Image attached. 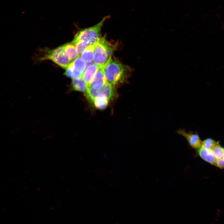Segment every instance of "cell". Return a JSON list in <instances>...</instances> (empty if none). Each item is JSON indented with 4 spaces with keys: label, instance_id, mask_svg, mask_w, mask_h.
<instances>
[{
    "label": "cell",
    "instance_id": "cell-1",
    "mask_svg": "<svg viewBox=\"0 0 224 224\" xmlns=\"http://www.w3.org/2000/svg\"><path fill=\"white\" fill-rule=\"evenodd\" d=\"M104 71L106 82L114 86L126 82L131 74L133 69L111 58L104 67Z\"/></svg>",
    "mask_w": 224,
    "mask_h": 224
},
{
    "label": "cell",
    "instance_id": "cell-2",
    "mask_svg": "<svg viewBox=\"0 0 224 224\" xmlns=\"http://www.w3.org/2000/svg\"><path fill=\"white\" fill-rule=\"evenodd\" d=\"M110 17L109 16H105L94 26L80 30L75 35L72 43L74 44L79 40H82L87 42L90 46L96 44L101 38V30L104 22Z\"/></svg>",
    "mask_w": 224,
    "mask_h": 224
},
{
    "label": "cell",
    "instance_id": "cell-3",
    "mask_svg": "<svg viewBox=\"0 0 224 224\" xmlns=\"http://www.w3.org/2000/svg\"><path fill=\"white\" fill-rule=\"evenodd\" d=\"M40 60H49L63 68H66L71 61L66 54L63 45L44 52Z\"/></svg>",
    "mask_w": 224,
    "mask_h": 224
},
{
    "label": "cell",
    "instance_id": "cell-4",
    "mask_svg": "<svg viewBox=\"0 0 224 224\" xmlns=\"http://www.w3.org/2000/svg\"><path fill=\"white\" fill-rule=\"evenodd\" d=\"M107 48L99 41L95 44L94 61L100 68L104 67L111 58Z\"/></svg>",
    "mask_w": 224,
    "mask_h": 224
},
{
    "label": "cell",
    "instance_id": "cell-5",
    "mask_svg": "<svg viewBox=\"0 0 224 224\" xmlns=\"http://www.w3.org/2000/svg\"><path fill=\"white\" fill-rule=\"evenodd\" d=\"M113 86L106 82L100 89H95L89 87L86 93L88 97L92 100L97 97H105L109 100L113 96L114 91Z\"/></svg>",
    "mask_w": 224,
    "mask_h": 224
},
{
    "label": "cell",
    "instance_id": "cell-6",
    "mask_svg": "<svg viewBox=\"0 0 224 224\" xmlns=\"http://www.w3.org/2000/svg\"><path fill=\"white\" fill-rule=\"evenodd\" d=\"M177 133L183 136L187 140L190 146L194 149H198L202 146L201 141L198 135L192 132H186L183 129L177 130Z\"/></svg>",
    "mask_w": 224,
    "mask_h": 224
},
{
    "label": "cell",
    "instance_id": "cell-7",
    "mask_svg": "<svg viewBox=\"0 0 224 224\" xmlns=\"http://www.w3.org/2000/svg\"><path fill=\"white\" fill-rule=\"evenodd\" d=\"M106 82L104 67L100 68L92 79L89 87L95 89L101 88Z\"/></svg>",
    "mask_w": 224,
    "mask_h": 224
},
{
    "label": "cell",
    "instance_id": "cell-8",
    "mask_svg": "<svg viewBox=\"0 0 224 224\" xmlns=\"http://www.w3.org/2000/svg\"><path fill=\"white\" fill-rule=\"evenodd\" d=\"M100 68L95 63H90L86 68L81 77L88 86L92 79Z\"/></svg>",
    "mask_w": 224,
    "mask_h": 224
},
{
    "label": "cell",
    "instance_id": "cell-9",
    "mask_svg": "<svg viewBox=\"0 0 224 224\" xmlns=\"http://www.w3.org/2000/svg\"><path fill=\"white\" fill-rule=\"evenodd\" d=\"M197 149L198 154L203 159L211 164L215 165L216 159L212 151L202 147Z\"/></svg>",
    "mask_w": 224,
    "mask_h": 224
},
{
    "label": "cell",
    "instance_id": "cell-10",
    "mask_svg": "<svg viewBox=\"0 0 224 224\" xmlns=\"http://www.w3.org/2000/svg\"><path fill=\"white\" fill-rule=\"evenodd\" d=\"M72 88L74 90L81 92L87 93L88 86L82 77L72 79Z\"/></svg>",
    "mask_w": 224,
    "mask_h": 224
},
{
    "label": "cell",
    "instance_id": "cell-11",
    "mask_svg": "<svg viewBox=\"0 0 224 224\" xmlns=\"http://www.w3.org/2000/svg\"><path fill=\"white\" fill-rule=\"evenodd\" d=\"M63 46L66 54L71 61L78 56L76 46L72 42L66 43Z\"/></svg>",
    "mask_w": 224,
    "mask_h": 224
},
{
    "label": "cell",
    "instance_id": "cell-12",
    "mask_svg": "<svg viewBox=\"0 0 224 224\" xmlns=\"http://www.w3.org/2000/svg\"><path fill=\"white\" fill-rule=\"evenodd\" d=\"M95 44L87 47L82 53L81 58L86 63H90L94 60Z\"/></svg>",
    "mask_w": 224,
    "mask_h": 224
},
{
    "label": "cell",
    "instance_id": "cell-13",
    "mask_svg": "<svg viewBox=\"0 0 224 224\" xmlns=\"http://www.w3.org/2000/svg\"><path fill=\"white\" fill-rule=\"evenodd\" d=\"M70 64L75 70L82 74L86 66V63L79 56L77 57Z\"/></svg>",
    "mask_w": 224,
    "mask_h": 224
},
{
    "label": "cell",
    "instance_id": "cell-14",
    "mask_svg": "<svg viewBox=\"0 0 224 224\" xmlns=\"http://www.w3.org/2000/svg\"><path fill=\"white\" fill-rule=\"evenodd\" d=\"M95 106L99 109H103L107 106L109 100L105 97H97L92 100Z\"/></svg>",
    "mask_w": 224,
    "mask_h": 224
},
{
    "label": "cell",
    "instance_id": "cell-15",
    "mask_svg": "<svg viewBox=\"0 0 224 224\" xmlns=\"http://www.w3.org/2000/svg\"><path fill=\"white\" fill-rule=\"evenodd\" d=\"M218 144V142L211 138H208L202 142L201 147L207 149L212 151Z\"/></svg>",
    "mask_w": 224,
    "mask_h": 224
},
{
    "label": "cell",
    "instance_id": "cell-16",
    "mask_svg": "<svg viewBox=\"0 0 224 224\" xmlns=\"http://www.w3.org/2000/svg\"><path fill=\"white\" fill-rule=\"evenodd\" d=\"M74 44L79 56L81 55L83 51L90 46L87 42L82 40L77 41Z\"/></svg>",
    "mask_w": 224,
    "mask_h": 224
},
{
    "label": "cell",
    "instance_id": "cell-17",
    "mask_svg": "<svg viewBox=\"0 0 224 224\" xmlns=\"http://www.w3.org/2000/svg\"><path fill=\"white\" fill-rule=\"evenodd\" d=\"M212 151L216 160L220 159L224 156V147L219 144L216 146Z\"/></svg>",
    "mask_w": 224,
    "mask_h": 224
},
{
    "label": "cell",
    "instance_id": "cell-18",
    "mask_svg": "<svg viewBox=\"0 0 224 224\" xmlns=\"http://www.w3.org/2000/svg\"><path fill=\"white\" fill-rule=\"evenodd\" d=\"M215 165L220 168L224 169V156L220 159L216 160Z\"/></svg>",
    "mask_w": 224,
    "mask_h": 224
}]
</instances>
